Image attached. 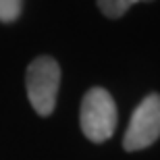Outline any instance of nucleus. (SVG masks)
<instances>
[{
	"label": "nucleus",
	"instance_id": "obj_1",
	"mask_svg": "<svg viewBox=\"0 0 160 160\" xmlns=\"http://www.w3.org/2000/svg\"><path fill=\"white\" fill-rule=\"evenodd\" d=\"M117 104L104 88H92L81 102V131L89 142H106L117 129Z\"/></svg>",
	"mask_w": 160,
	"mask_h": 160
},
{
	"label": "nucleus",
	"instance_id": "obj_2",
	"mask_svg": "<svg viewBox=\"0 0 160 160\" xmlns=\"http://www.w3.org/2000/svg\"><path fill=\"white\" fill-rule=\"evenodd\" d=\"M27 96L33 110L42 117L52 114L56 106V94L60 85V67L58 62L50 56H38L29 67H27Z\"/></svg>",
	"mask_w": 160,
	"mask_h": 160
},
{
	"label": "nucleus",
	"instance_id": "obj_3",
	"mask_svg": "<svg viewBox=\"0 0 160 160\" xmlns=\"http://www.w3.org/2000/svg\"><path fill=\"white\" fill-rule=\"evenodd\" d=\"M160 137V94L146 96L131 114L129 127L123 137V148L137 152L152 146Z\"/></svg>",
	"mask_w": 160,
	"mask_h": 160
},
{
	"label": "nucleus",
	"instance_id": "obj_4",
	"mask_svg": "<svg viewBox=\"0 0 160 160\" xmlns=\"http://www.w3.org/2000/svg\"><path fill=\"white\" fill-rule=\"evenodd\" d=\"M135 2H150V0H98V6L108 19H119Z\"/></svg>",
	"mask_w": 160,
	"mask_h": 160
},
{
	"label": "nucleus",
	"instance_id": "obj_5",
	"mask_svg": "<svg viewBox=\"0 0 160 160\" xmlns=\"http://www.w3.org/2000/svg\"><path fill=\"white\" fill-rule=\"evenodd\" d=\"M23 8V0H0V21L12 23L17 21Z\"/></svg>",
	"mask_w": 160,
	"mask_h": 160
}]
</instances>
